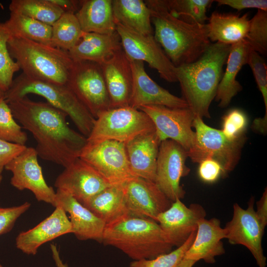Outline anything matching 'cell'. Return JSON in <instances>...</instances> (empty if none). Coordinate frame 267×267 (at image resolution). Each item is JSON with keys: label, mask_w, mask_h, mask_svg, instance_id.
<instances>
[{"label": "cell", "mask_w": 267, "mask_h": 267, "mask_svg": "<svg viewBox=\"0 0 267 267\" xmlns=\"http://www.w3.org/2000/svg\"><path fill=\"white\" fill-rule=\"evenodd\" d=\"M29 94L44 97L46 102L64 112L81 134L86 137L89 135L95 119L67 85L34 79L22 73L4 92V98L9 103Z\"/></svg>", "instance_id": "obj_6"}, {"label": "cell", "mask_w": 267, "mask_h": 267, "mask_svg": "<svg viewBox=\"0 0 267 267\" xmlns=\"http://www.w3.org/2000/svg\"><path fill=\"white\" fill-rule=\"evenodd\" d=\"M67 85L95 119L111 109L99 64L88 61L74 62Z\"/></svg>", "instance_id": "obj_9"}, {"label": "cell", "mask_w": 267, "mask_h": 267, "mask_svg": "<svg viewBox=\"0 0 267 267\" xmlns=\"http://www.w3.org/2000/svg\"><path fill=\"white\" fill-rule=\"evenodd\" d=\"M254 202V197H251L246 209L235 203L232 218L223 228L225 238L229 243L246 247L255 258L258 267H266L267 258L264 254L262 244L265 230L257 219Z\"/></svg>", "instance_id": "obj_15"}, {"label": "cell", "mask_w": 267, "mask_h": 267, "mask_svg": "<svg viewBox=\"0 0 267 267\" xmlns=\"http://www.w3.org/2000/svg\"><path fill=\"white\" fill-rule=\"evenodd\" d=\"M231 45L211 43L195 61L176 66L181 97L195 117L210 118L209 108L223 75Z\"/></svg>", "instance_id": "obj_2"}, {"label": "cell", "mask_w": 267, "mask_h": 267, "mask_svg": "<svg viewBox=\"0 0 267 267\" xmlns=\"http://www.w3.org/2000/svg\"><path fill=\"white\" fill-rule=\"evenodd\" d=\"M160 143L154 132L139 135L125 144L130 168L134 177L155 182Z\"/></svg>", "instance_id": "obj_24"}, {"label": "cell", "mask_w": 267, "mask_h": 267, "mask_svg": "<svg viewBox=\"0 0 267 267\" xmlns=\"http://www.w3.org/2000/svg\"><path fill=\"white\" fill-rule=\"evenodd\" d=\"M218 6L227 5L238 10L248 8H255L267 11L266 0H217Z\"/></svg>", "instance_id": "obj_44"}, {"label": "cell", "mask_w": 267, "mask_h": 267, "mask_svg": "<svg viewBox=\"0 0 267 267\" xmlns=\"http://www.w3.org/2000/svg\"><path fill=\"white\" fill-rule=\"evenodd\" d=\"M4 97V92L0 89V98Z\"/></svg>", "instance_id": "obj_49"}, {"label": "cell", "mask_w": 267, "mask_h": 267, "mask_svg": "<svg viewBox=\"0 0 267 267\" xmlns=\"http://www.w3.org/2000/svg\"><path fill=\"white\" fill-rule=\"evenodd\" d=\"M187 151L176 141L166 139L159 146L155 183L172 202L182 199L185 191L180 184L181 178L186 176L190 169L185 164Z\"/></svg>", "instance_id": "obj_14"}, {"label": "cell", "mask_w": 267, "mask_h": 267, "mask_svg": "<svg viewBox=\"0 0 267 267\" xmlns=\"http://www.w3.org/2000/svg\"><path fill=\"white\" fill-rule=\"evenodd\" d=\"M9 9L50 26L64 13L50 0H12Z\"/></svg>", "instance_id": "obj_32"}, {"label": "cell", "mask_w": 267, "mask_h": 267, "mask_svg": "<svg viewBox=\"0 0 267 267\" xmlns=\"http://www.w3.org/2000/svg\"><path fill=\"white\" fill-rule=\"evenodd\" d=\"M31 206L25 202L23 204L11 207H0V235L9 232L14 227L17 220Z\"/></svg>", "instance_id": "obj_41"}, {"label": "cell", "mask_w": 267, "mask_h": 267, "mask_svg": "<svg viewBox=\"0 0 267 267\" xmlns=\"http://www.w3.org/2000/svg\"><path fill=\"white\" fill-rule=\"evenodd\" d=\"M122 48L116 31L110 34L83 32L80 41L68 53L73 62L88 61L101 65Z\"/></svg>", "instance_id": "obj_25"}, {"label": "cell", "mask_w": 267, "mask_h": 267, "mask_svg": "<svg viewBox=\"0 0 267 267\" xmlns=\"http://www.w3.org/2000/svg\"><path fill=\"white\" fill-rule=\"evenodd\" d=\"M248 13L239 15L214 12L206 24L210 41L232 45L245 39L250 26Z\"/></svg>", "instance_id": "obj_27"}, {"label": "cell", "mask_w": 267, "mask_h": 267, "mask_svg": "<svg viewBox=\"0 0 267 267\" xmlns=\"http://www.w3.org/2000/svg\"><path fill=\"white\" fill-rule=\"evenodd\" d=\"M0 267H3L0 264Z\"/></svg>", "instance_id": "obj_51"}, {"label": "cell", "mask_w": 267, "mask_h": 267, "mask_svg": "<svg viewBox=\"0 0 267 267\" xmlns=\"http://www.w3.org/2000/svg\"><path fill=\"white\" fill-rule=\"evenodd\" d=\"M133 73V87L129 106L138 109L146 105H162L171 108H188L181 98L155 83L147 74L144 62L130 60Z\"/></svg>", "instance_id": "obj_19"}, {"label": "cell", "mask_w": 267, "mask_h": 267, "mask_svg": "<svg viewBox=\"0 0 267 267\" xmlns=\"http://www.w3.org/2000/svg\"><path fill=\"white\" fill-rule=\"evenodd\" d=\"M154 26V37L175 66L197 60L211 44L206 24L184 21L172 14L165 0H144Z\"/></svg>", "instance_id": "obj_3"}, {"label": "cell", "mask_w": 267, "mask_h": 267, "mask_svg": "<svg viewBox=\"0 0 267 267\" xmlns=\"http://www.w3.org/2000/svg\"><path fill=\"white\" fill-rule=\"evenodd\" d=\"M50 249L52 253V258L55 262L56 267H68V265L64 264L61 259L59 251L55 244H51Z\"/></svg>", "instance_id": "obj_47"}, {"label": "cell", "mask_w": 267, "mask_h": 267, "mask_svg": "<svg viewBox=\"0 0 267 267\" xmlns=\"http://www.w3.org/2000/svg\"><path fill=\"white\" fill-rule=\"evenodd\" d=\"M126 205L129 214L156 221L158 216L172 205L155 182L134 177L124 183Z\"/></svg>", "instance_id": "obj_16"}, {"label": "cell", "mask_w": 267, "mask_h": 267, "mask_svg": "<svg viewBox=\"0 0 267 267\" xmlns=\"http://www.w3.org/2000/svg\"><path fill=\"white\" fill-rule=\"evenodd\" d=\"M7 47L11 57L25 76L67 85L74 63L68 51L16 36H10Z\"/></svg>", "instance_id": "obj_5"}, {"label": "cell", "mask_w": 267, "mask_h": 267, "mask_svg": "<svg viewBox=\"0 0 267 267\" xmlns=\"http://www.w3.org/2000/svg\"><path fill=\"white\" fill-rule=\"evenodd\" d=\"M0 139L22 145H26L28 140L27 134L17 123L4 97L0 98Z\"/></svg>", "instance_id": "obj_35"}, {"label": "cell", "mask_w": 267, "mask_h": 267, "mask_svg": "<svg viewBox=\"0 0 267 267\" xmlns=\"http://www.w3.org/2000/svg\"><path fill=\"white\" fill-rule=\"evenodd\" d=\"M8 104L15 120L35 139L39 157L64 168L79 158L87 137L68 126L64 112L27 96Z\"/></svg>", "instance_id": "obj_1"}, {"label": "cell", "mask_w": 267, "mask_h": 267, "mask_svg": "<svg viewBox=\"0 0 267 267\" xmlns=\"http://www.w3.org/2000/svg\"><path fill=\"white\" fill-rule=\"evenodd\" d=\"M2 180V173H0V183L1 182Z\"/></svg>", "instance_id": "obj_50"}, {"label": "cell", "mask_w": 267, "mask_h": 267, "mask_svg": "<svg viewBox=\"0 0 267 267\" xmlns=\"http://www.w3.org/2000/svg\"><path fill=\"white\" fill-rule=\"evenodd\" d=\"M52 214L34 227L20 232L16 238V246L23 253L35 255L39 248L63 235L73 233L66 213L57 206Z\"/></svg>", "instance_id": "obj_21"}, {"label": "cell", "mask_w": 267, "mask_h": 267, "mask_svg": "<svg viewBox=\"0 0 267 267\" xmlns=\"http://www.w3.org/2000/svg\"><path fill=\"white\" fill-rule=\"evenodd\" d=\"M256 214L264 230L267 225V189H265L262 197L257 202Z\"/></svg>", "instance_id": "obj_45"}, {"label": "cell", "mask_w": 267, "mask_h": 267, "mask_svg": "<svg viewBox=\"0 0 267 267\" xmlns=\"http://www.w3.org/2000/svg\"><path fill=\"white\" fill-rule=\"evenodd\" d=\"M51 45L69 51L80 41L83 31L75 14L63 13L52 25Z\"/></svg>", "instance_id": "obj_33"}, {"label": "cell", "mask_w": 267, "mask_h": 267, "mask_svg": "<svg viewBox=\"0 0 267 267\" xmlns=\"http://www.w3.org/2000/svg\"><path fill=\"white\" fill-rule=\"evenodd\" d=\"M247 64L250 67L264 101L266 112L263 118H256L255 123L262 130L267 129V68L264 59L258 52L251 50Z\"/></svg>", "instance_id": "obj_37"}, {"label": "cell", "mask_w": 267, "mask_h": 267, "mask_svg": "<svg viewBox=\"0 0 267 267\" xmlns=\"http://www.w3.org/2000/svg\"><path fill=\"white\" fill-rule=\"evenodd\" d=\"M100 65L110 97L111 109L129 106L133 73L130 61L123 48Z\"/></svg>", "instance_id": "obj_20"}, {"label": "cell", "mask_w": 267, "mask_h": 267, "mask_svg": "<svg viewBox=\"0 0 267 267\" xmlns=\"http://www.w3.org/2000/svg\"><path fill=\"white\" fill-rule=\"evenodd\" d=\"M35 148L27 147L4 169L12 173L11 184L19 190L31 191L38 201L56 207V191L46 182Z\"/></svg>", "instance_id": "obj_13"}, {"label": "cell", "mask_w": 267, "mask_h": 267, "mask_svg": "<svg viewBox=\"0 0 267 267\" xmlns=\"http://www.w3.org/2000/svg\"><path fill=\"white\" fill-rule=\"evenodd\" d=\"M59 7L64 13L75 14L79 10L82 0H50Z\"/></svg>", "instance_id": "obj_46"}, {"label": "cell", "mask_w": 267, "mask_h": 267, "mask_svg": "<svg viewBox=\"0 0 267 267\" xmlns=\"http://www.w3.org/2000/svg\"><path fill=\"white\" fill-rule=\"evenodd\" d=\"M79 158L93 168L111 184H123L134 177L124 143L113 140L87 141Z\"/></svg>", "instance_id": "obj_10"}, {"label": "cell", "mask_w": 267, "mask_h": 267, "mask_svg": "<svg viewBox=\"0 0 267 267\" xmlns=\"http://www.w3.org/2000/svg\"><path fill=\"white\" fill-rule=\"evenodd\" d=\"M10 37L4 23H0V89L3 92L9 89L14 73L20 70L8 51L7 42Z\"/></svg>", "instance_id": "obj_36"}, {"label": "cell", "mask_w": 267, "mask_h": 267, "mask_svg": "<svg viewBox=\"0 0 267 267\" xmlns=\"http://www.w3.org/2000/svg\"><path fill=\"white\" fill-rule=\"evenodd\" d=\"M195 263L194 261L184 258L177 267H193Z\"/></svg>", "instance_id": "obj_48"}, {"label": "cell", "mask_w": 267, "mask_h": 267, "mask_svg": "<svg viewBox=\"0 0 267 267\" xmlns=\"http://www.w3.org/2000/svg\"><path fill=\"white\" fill-rule=\"evenodd\" d=\"M102 243L119 249L134 261L153 259L174 247L156 221L129 214L105 225Z\"/></svg>", "instance_id": "obj_4"}, {"label": "cell", "mask_w": 267, "mask_h": 267, "mask_svg": "<svg viewBox=\"0 0 267 267\" xmlns=\"http://www.w3.org/2000/svg\"><path fill=\"white\" fill-rule=\"evenodd\" d=\"M138 109L145 113L153 122L161 142L174 140L187 152L195 138L192 124L195 116L189 108H171L162 105H146Z\"/></svg>", "instance_id": "obj_12"}, {"label": "cell", "mask_w": 267, "mask_h": 267, "mask_svg": "<svg viewBox=\"0 0 267 267\" xmlns=\"http://www.w3.org/2000/svg\"><path fill=\"white\" fill-rule=\"evenodd\" d=\"M192 127L195 130V138L191 148L187 152L188 157L198 163L206 159L215 160L222 166L225 177L237 165L246 136L244 134L230 139L222 130L207 125L199 117H194Z\"/></svg>", "instance_id": "obj_7"}, {"label": "cell", "mask_w": 267, "mask_h": 267, "mask_svg": "<svg viewBox=\"0 0 267 267\" xmlns=\"http://www.w3.org/2000/svg\"><path fill=\"white\" fill-rule=\"evenodd\" d=\"M198 174L204 182L212 183L224 177L223 171L221 165L212 159H205L199 163Z\"/></svg>", "instance_id": "obj_42"}, {"label": "cell", "mask_w": 267, "mask_h": 267, "mask_svg": "<svg viewBox=\"0 0 267 267\" xmlns=\"http://www.w3.org/2000/svg\"><path fill=\"white\" fill-rule=\"evenodd\" d=\"M248 123L246 114L239 109L229 111L222 118V131L230 139H235L244 134Z\"/></svg>", "instance_id": "obj_40"}, {"label": "cell", "mask_w": 267, "mask_h": 267, "mask_svg": "<svg viewBox=\"0 0 267 267\" xmlns=\"http://www.w3.org/2000/svg\"><path fill=\"white\" fill-rule=\"evenodd\" d=\"M122 48L130 60L146 62L169 82H176V66L168 57L153 35H144L116 23Z\"/></svg>", "instance_id": "obj_11"}, {"label": "cell", "mask_w": 267, "mask_h": 267, "mask_svg": "<svg viewBox=\"0 0 267 267\" xmlns=\"http://www.w3.org/2000/svg\"><path fill=\"white\" fill-rule=\"evenodd\" d=\"M169 12L174 16L188 18L189 23L205 24L208 20V7L213 1L210 0H165Z\"/></svg>", "instance_id": "obj_34"}, {"label": "cell", "mask_w": 267, "mask_h": 267, "mask_svg": "<svg viewBox=\"0 0 267 267\" xmlns=\"http://www.w3.org/2000/svg\"><path fill=\"white\" fill-rule=\"evenodd\" d=\"M27 146L0 139V173H2L5 166L21 153Z\"/></svg>", "instance_id": "obj_43"}, {"label": "cell", "mask_w": 267, "mask_h": 267, "mask_svg": "<svg viewBox=\"0 0 267 267\" xmlns=\"http://www.w3.org/2000/svg\"><path fill=\"white\" fill-rule=\"evenodd\" d=\"M115 22L144 35H153L150 11L142 0H112Z\"/></svg>", "instance_id": "obj_30"}, {"label": "cell", "mask_w": 267, "mask_h": 267, "mask_svg": "<svg viewBox=\"0 0 267 267\" xmlns=\"http://www.w3.org/2000/svg\"><path fill=\"white\" fill-rule=\"evenodd\" d=\"M252 50L261 55H266L267 51V11L258 9L250 19L247 35L244 39Z\"/></svg>", "instance_id": "obj_38"}, {"label": "cell", "mask_w": 267, "mask_h": 267, "mask_svg": "<svg viewBox=\"0 0 267 267\" xmlns=\"http://www.w3.org/2000/svg\"><path fill=\"white\" fill-rule=\"evenodd\" d=\"M206 216L202 205L194 203L187 207L181 199H177L169 209L158 216L156 222L170 243L178 247L197 230L198 222Z\"/></svg>", "instance_id": "obj_17"}, {"label": "cell", "mask_w": 267, "mask_h": 267, "mask_svg": "<svg viewBox=\"0 0 267 267\" xmlns=\"http://www.w3.org/2000/svg\"><path fill=\"white\" fill-rule=\"evenodd\" d=\"M75 15L84 32L110 34L116 31L111 0H82Z\"/></svg>", "instance_id": "obj_28"}, {"label": "cell", "mask_w": 267, "mask_h": 267, "mask_svg": "<svg viewBox=\"0 0 267 267\" xmlns=\"http://www.w3.org/2000/svg\"><path fill=\"white\" fill-rule=\"evenodd\" d=\"M251 50L244 39L231 45L225 71L223 73L215 98L221 108L227 107L232 99L242 90V86L236 78L243 66L247 64Z\"/></svg>", "instance_id": "obj_26"}, {"label": "cell", "mask_w": 267, "mask_h": 267, "mask_svg": "<svg viewBox=\"0 0 267 267\" xmlns=\"http://www.w3.org/2000/svg\"><path fill=\"white\" fill-rule=\"evenodd\" d=\"M82 204L108 225L129 214L124 183L112 184Z\"/></svg>", "instance_id": "obj_29"}, {"label": "cell", "mask_w": 267, "mask_h": 267, "mask_svg": "<svg viewBox=\"0 0 267 267\" xmlns=\"http://www.w3.org/2000/svg\"><path fill=\"white\" fill-rule=\"evenodd\" d=\"M99 173L78 158L57 177L54 186L69 193L81 204L110 186Z\"/></svg>", "instance_id": "obj_18"}, {"label": "cell", "mask_w": 267, "mask_h": 267, "mask_svg": "<svg viewBox=\"0 0 267 267\" xmlns=\"http://www.w3.org/2000/svg\"><path fill=\"white\" fill-rule=\"evenodd\" d=\"M196 231L190 235L188 239L174 250L162 254L150 260L142 259L133 261L130 267H177L183 259L185 254L192 244Z\"/></svg>", "instance_id": "obj_39"}, {"label": "cell", "mask_w": 267, "mask_h": 267, "mask_svg": "<svg viewBox=\"0 0 267 267\" xmlns=\"http://www.w3.org/2000/svg\"><path fill=\"white\" fill-rule=\"evenodd\" d=\"M4 25L10 35L51 45V26L24 15L10 12Z\"/></svg>", "instance_id": "obj_31"}, {"label": "cell", "mask_w": 267, "mask_h": 267, "mask_svg": "<svg viewBox=\"0 0 267 267\" xmlns=\"http://www.w3.org/2000/svg\"><path fill=\"white\" fill-rule=\"evenodd\" d=\"M56 206L70 215L73 233L80 240H94L102 243L105 223L69 193L57 189Z\"/></svg>", "instance_id": "obj_22"}, {"label": "cell", "mask_w": 267, "mask_h": 267, "mask_svg": "<svg viewBox=\"0 0 267 267\" xmlns=\"http://www.w3.org/2000/svg\"><path fill=\"white\" fill-rule=\"evenodd\" d=\"M225 237L220 220L202 219L198 222L194 240L184 258L196 263L202 260L206 263L214 264L216 257L225 253L222 240Z\"/></svg>", "instance_id": "obj_23"}, {"label": "cell", "mask_w": 267, "mask_h": 267, "mask_svg": "<svg viewBox=\"0 0 267 267\" xmlns=\"http://www.w3.org/2000/svg\"><path fill=\"white\" fill-rule=\"evenodd\" d=\"M154 132V125L145 113L127 106L100 114L95 119L87 141L113 140L126 144L139 135Z\"/></svg>", "instance_id": "obj_8"}]
</instances>
